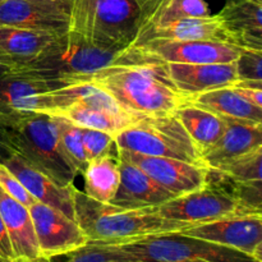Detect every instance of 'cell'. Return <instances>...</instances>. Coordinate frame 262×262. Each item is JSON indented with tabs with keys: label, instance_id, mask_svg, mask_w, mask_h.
<instances>
[{
	"label": "cell",
	"instance_id": "cell-23",
	"mask_svg": "<svg viewBox=\"0 0 262 262\" xmlns=\"http://www.w3.org/2000/svg\"><path fill=\"white\" fill-rule=\"evenodd\" d=\"M0 215L9 235L17 260L32 261L40 257L30 210L5 193L0 187Z\"/></svg>",
	"mask_w": 262,
	"mask_h": 262
},
{
	"label": "cell",
	"instance_id": "cell-26",
	"mask_svg": "<svg viewBox=\"0 0 262 262\" xmlns=\"http://www.w3.org/2000/svg\"><path fill=\"white\" fill-rule=\"evenodd\" d=\"M174 115L201 152L211 147L225 129L224 118L189 102L178 107Z\"/></svg>",
	"mask_w": 262,
	"mask_h": 262
},
{
	"label": "cell",
	"instance_id": "cell-39",
	"mask_svg": "<svg viewBox=\"0 0 262 262\" xmlns=\"http://www.w3.org/2000/svg\"><path fill=\"white\" fill-rule=\"evenodd\" d=\"M2 3H3V0H0V4H2Z\"/></svg>",
	"mask_w": 262,
	"mask_h": 262
},
{
	"label": "cell",
	"instance_id": "cell-3",
	"mask_svg": "<svg viewBox=\"0 0 262 262\" xmlns=\"http://www.w3.org/2000/svg\"><path fill=\"white\" fill-rule=\"evenodd\" d=\"M91 82L135 117L173 114L188 102L171 83L165 63L107 69Z\"/></svg>",
	"mask_w": 262,
	"mask_h": 262
},
{
	"label": "cell",
	"instance_id": "cell-33",
	"mask_svg": "<svg viewBox=\"0 0 262 262\" xmlns=\"http://www.w3.org/2000/svg\"><path fill=\"white\" fill-rule=\"evenodd\" d=\"M238 81H262V50L243 49L235 60Z\"/></svg>",
	"mask_w": 262,
	"mask_h": 262
},
{
	"label": "cell",
	"instance_id": "cell-28",
	"mask_svg": "<svg viewBox=\"0 0 262 262\" xmlns=\"http://www.w3.org/2000/svg\"><path fill=\"white\" fill-rule=\"evenodd\" d=\"M262 147L209 169L211 173L223 176L232 182L262 181Z\"/></svg>",
	"mask_w": 262,
	"mask_h": 262
},
{
	"label": "cell",
	"instance_id": "cell-20",
	"mask_svg": "<svg viewBox=\"0 0 262 262\" xmlns=\"http://www.w3.org/2000/svg\"><path fill=\"white\" fill-rule=\"evenodd\" d=\"M224 120L225 129L222 137L201 152V164L207 169L262 147V124L229 118H224Z\"/></svg>",
	"mask_w": 262,
	"mask_h": 262
},
{
	"label": "cell",
	"instance_id": "cell-8",
	"mask_svg": "<svg viewBox=\"0 0 262 262\" xmlns=\"http://www.w3.org/2000/svg\"><path fill=\"white\" fill-rule=\"evenodd\" d=\"M163 217L189 224H201L222 217L247 212L229 191L211 187L209 183L197 191L174 197L170 201L156 207Z\"/></svg>",
	"mask_w": 262,
	"mask_h": 262
},
{
	"label": "cell",
	"instance_id": "cell-6",
	"mask_svg": "<svg viewBox=\"0 0 262 262\" xmlns=\"http://www.w3.org/2000/svg\"><path fill=\"white\" fill-rule=\"evenodd\" d=\"M115 146L118 150L178 159L202 165L201 151L174 113L141 118L115 136Z\"/></svg>",
	"mask_w": 262,
	"mask_h": 262
},
{
	"label": "cell",
	"instance_id": "cell-32",
	"mask_svg": "<svg viewBox=\"0 0 262 262\" xmlns=\"http://www.w3.org/2000/svg\"><path fill=\"white\" fill-rule=\"evenodd\" d=\"M82 141H83L87 161L110 154L112 148L115 146L114 136L102 132V130L91 129V128H82Z\"/></svg>",
	"mask_w": 262,
	"mask_h": 262
},
{
	"label": "cell",
	"instance_id": "cell-36",
	"mask_svg": "<svg viewBox=\"0 0 262 262\" xmlns=\"http://www.w3.org/2000/svg\"><path fill=\"white\" fill-rule=\"evenodd\" d=\"M13 154L15 152L10 145L8 135L3 128H0V164H4Z\"/></svg>",
	"mask_w": 262,
	"mask_h": 262
},
{
	"label": "cell",
	"instance_id": "cell-22",
	"mask_svg": "<svg viewBox=\"0 0 262 262\" xmlns=\"http://www.w3.org/2000/svg\"><path fill=\"white\" fill-rule=\"evenodd\" d=\"M58 36L60 35L45 31L0 26V54L12 72L22 71L36 60Z\"/></svg>",
	"mask_w": 262,
	"mask_h": 262
},
{
	"label": "cell",
	"instance_id": "cell-21",
	"mask_svg": "<svg viewBox=\"0 0 262 262\" xmlns=\"http://www.w3.org/2000/svg\"><path fill=\"white\" fill-rule=\"evenodd\" d=\"M154 40H210L230 43L222 19L217 14L186 18L163 26H146L141 30L135 45H142Z\"/></svg>",
	"mask_w": 262,
	"mask_h": 262
},
{
	"label": "cell",
	"instance_id": "cell-25",
	"mask_svg": "<svg viewBox=\"0 0 262 262\" xmlns=\"http://www.w3.org/2000/svg\"><path fill=\"white\" fill-rule=\"evenodd\" d=\"M81 176L83 177V193L86 196L99 202L110 204L120 182L118 152L106 154L89 161Z\"/></svg>",
	"mask_w": 262,
	"mask_h": 262
},
{
	"label": "cell",
	"instance_id": "cell-7",
	"mask_svg": "<svg viewBox=\"0 0 262 262\" xmlns=\"http://www.w3.org/2000/svg\"><path fill=\"white\" fill-rule=\"evenodd\" d=\"M117 247L137 262H258L237 250L181 232L148 235Z\"/></svg>",
	"mask_w": 262,
	"mask_h": 262
},
{
	"label": "cell",
	"instance_id": "cell-13",
	"mask_svg": "<svg viewBox=\"0 0 262 262\" xmlns=\"http://www.w3.org/2000/svg\"><path fill=\"white\" fill-rule=\"evenodd\" d=\"M51 115H60L81 128L110 133L114 138L118 133L141 119L123 110L106 92L94 83L82 99Z\"/></svg>",
	"mask_w": 262,
	"mask_h": 262
},
{
	"label": "cell",
	"instance_id": "cell-11",
	"mask_svg": "<svg viewBox=\"0 0 262 262\" xmlns=\"http://www.w3.org/2000/svg\"><path fill=\"white\" fill-rule=\"evenodd\" d=\"M118 156L140 168L156 183L176 196L197 191L209 183V169L200 164L125 150H118Z\"/></svg>",
	"mask_w": 262,
	"mask_h": 262
},
{
	"label": "cell",
	"instance_id": "cell-18",
	"mask_svg": "<svg viewBox=\"0 0 262 262\" xmlns=\"http://www.w3.org/2000/svg\"><path fill=\"white\" fill-rule=\"evenodd\" d=\"M120 182L114 199L110 204L124 209L159 207L170 201L176 194L166 191L129 161L119 158Z\"/></svg>",
	"mask_w": 262,
	"mask_h": 262
},
{
	"label": "cell",
	"instance_id": "cell-14",
	"mask_svg": "<svg viewBox=\"0 0 262 262\" xmlns=\"http://www.w3.org/2000/svg\"><path fill=\"white\" fill-rule=\"evenodd\" d=\"M164 63L223 64L233 63L243 48L224 41L154 40L138 45Z\"/></svg>",
	"mask_w": 262,
	"mask_h": 262
},
{
	"label": "cell",
	"instance_id": "cell-29",
	"mask_svg": "<svg viewBox=\"0 0 262 262\" xmlns=\"http://www.w3.org/2000/svg\"><path fill=\"white\" fill-rule=\"evenodd\" d=\"M54 117L58 123L59 136H60V143L64 154L74 166L77 173L82 174L89 164L84 154L83 141H82V128L60 115H54Z\"/></svg>",
	"mask_w": 262,
	"mask_h": 262
},
{
	"label": "cell",
	"instance_id": "cell-19",
	"mask_svg": "<svg viewBox=\"0 0 262 262\" xmlns=\"http://www.w3.org/2000/svg\"><path fill=\"white\" fill-rule=\"evenodd\" d=\"M217 15L230 43L262 50V0H225Z\"/></svg>",
	"mask_w": 262,
	"mask_h": 262
},
{
	"label": "cell",
	"instance_id": "cell-5",
	"mask_svg": "<svg viewBox=\"0 0 262 262\" xmlns=\"http://www.w3.org/2000/svg\"><path fill=\"white\" fill-rule=\"evenodd\" d=\"M138 0H73L68 32L104 48L135 45L145 26Z\"/></svg>",
	"mask_w": 262,
	"mask_h": 262
},
{
	"label": "cell",
	"instance_id": "cell-34",
	"mask_svg": "<svg viewBox=\"0 0 262 262\" xmlns=\"http://www.w3.org/2000/svg\"><path fill=\"white\" fill-rule=\"evenodd\" d=\"M0 187L5 193L9 194L15 201L25 205L26 207H30L36 202L30 192L25 188V186L18 181L17 177L4 164H0Z\"/></svg>",
	"mask_w": 262,
	"mask_h": 262
},
{
	"label": "cell",
	"instance_id": "cell-9",
	"mask_svg": "<svg viewBox=\"0 0 262 262\" xmlns=\"http://www.w3.org/2000/svg\"><path fill=\"white\" fill-rule=\"evenodd\" d=\"M183 234L233 248L262 262V214H239L194 224Z\"/></svg>",
	"mask_w": 262,
	"mask_h": 262
},
{
	"label": "cell",
	"instance_id": "cell-1",
	"mask_svg": "<svg viewBox=\"0 0 262 262\" xmlns=\"http://www.w3.org/2000/svg\"><path fill=\"white\" fill-rule=\"evenodd\" d=\"M158 63L164 61L141 46L104 48L76 33L67 32L58 36L36 60L22 71L71 83H86L107 69Z\"/></svg>",
	"mask_w": 262,
	"mask_h": 262
},
{
	"label": "cell",
	"instance_id": "cell-4",
	"mask_svg": "<svg viewBox=\"0 0 262 262\" xmlns=\"http://www.w3.org/2000/svg\"><path fill=\"white\" fill-rule=\"evenodd\" d=\"M17 155L60 186L74 184L78 176L64 154L58 123L48 113H26L19 119L0 125Z\"/></svg>",
	"mask_w": 262,
	"mask_h": 262
},
{
	"label": "cell",
	"instance_id": "cell-38",
	"mask_svg": "<svg viewBox=\"0 0 262 262\" xmlns=\"http://www.w3.org/2000/svg\"><path fill=\"white\" fill-rule=\"evenodd\" d=\"M8 72H12L10 67L8 66V63L5 61V59L3 58L2 54H0V76L4 73H8Z\"/></svg>",
	"mask_w": 262,
	"mask_h": 262
},
{
	"label": "cell",
	"instance_id": "cell-15",
	"mask_svg": "<svg viewBox=\"0 0 262 262\" xmlns=\"http://www.w3.org/2000/svg\"><path fill=\"white\" fill-rule=\"evenodd\" d=\"M4 165L17 177L36 201L53 207L74 220V184L60 186L48 176L32 168L17 154H13Z\"/></svg>",
	"mask_w": 262,
	"mask_h": 262
},
{
	"label": "cell",
	"instance_id": "cell-31",
	"mask_svg": "<svg viewBox=\"0 0 262 262\" xmlns=\"http://www.w3.org/2000/svg\"><path fill=\"white\" fill-rule=\"evenodd\" d=\"M230 193L247 212L262 214V181L233 182Z\"/></svg>",
	"mask_w": 262,
	"mask_h": 262
},
{
	"label": "cell",
	"instance_id": "cell-35",
	"mask_svg": "<svg viewBox=\"0 0 262 262\" xmlns=\"http://www.w3.org/2000/svg\"><path fill=\"white\" fill-rule=\"evenodd\" d=\"M0 257L7 258V260H17L13 253L12 245H10L9 235H8L7 228H5L4 222L0 215Z\"/></svg>",
	"mask_w": 262,
	"mask_h": 262
},
{
	"label": "cell",
	"instance_id": "cell-16",
	"mask_svg": "<svg viewBox=\"0 0 262 262\" xmlns=\"http://www.w3.org/2000/svg\"><path fill=\"white\" fill-rule=\"evenodd\" d=\"M71 82L46 78L28 72H8L0 76V125L19 119L26 113H20L23 101L33 95L53 91L69 86Z\"/></svg>",
	"mask_w": 262,
	"mask_h": 262
},
{
	"label": "cell",
	"instance_id": "cell-37",
	"mask_svg": "<svg viewBox=\"0 0 262 262\" xmlns=\"http://www.w3.org/2000/svg\"><path fill=\"white\" fill-rule=\"evenodd\" d=\"M165 0H138V3L141 4L143 10V14H145V25L147 22L148 18L155 13V10L160 7Z\"/></svg>",
	"mask_w": 262,
	"mask_h": 262
},
{
	"label": "cell",
	"instance_id": "cell-12",
	"mask_svg": "<svg viewBox=\"0 0 262 262\" xmlns=\"http://www.w3.org/2000/svg\"><path fill=\"white\" fill-rule=\"evenodd\" d=\"M73 0H3L0 26L63 35L69 31Z\"/></svg>",
	"mask_w": 262,
	"mask_h": 262
},
{
	"label": "cell",
	"instance_id": "cell-30",
	"mask_svg": "<svg viewBox=\"0 0 262 262\" xmlns=\"http://www.w3.org/2000/svg\"><path fill=\"white\" fill-rule=\"evenodd\" d=\"M67 262H137L129 255L123 252L117 246L87 243L79 250L69 253Z\"/></svg>",
	"mask_w": 262,
	"mask_h": 262
},
{
	"label": "cell",
	"instance_id": "cell-17",
	"mask_svg": "<svg viewBox=\"0 0 262 262\" xmlns=\"http://www.w3.org/2000/svg\"><path fill=\"white\" fill-rule=\"evenodd\" d=\"M171 83L186 97L222 87L233 86L238 81L235 61L223 64L165 63Z\"/></svg>",
	"mask_w": 262,
	"mask_h": 262
},
{
	"label": "cell",
	"instance_id": "cell-10",
	"mask_svg": "<svg viewBox=\"0 0 262 262\" xmlns=\"http://www.w3.org/2000/svg\"><path fill=\"white\" fill-rule=\"evenodd\" d=\"M28 210L41 258L50 260L58 256L69 255L89 243L86 234L76 220L63 212L37 201L31 205Z\"/></svg>",
	"mask_w": 262,
	"mask_h": 262
},
{
	"label": "cell",
	"instance_id": "cell-24",
	"mask_svg": "<svg viewBox=\"0 0 262 262\" xmlns=\"http://www.w3.org/2000/svg\"><path fill=\"white\" fill-rule=\"evenodd\" d=\"M188 102L219 117L262 124V106L246 99L233 86L194 95L189 97Z\"/></svg>",
	"mask_w": 262,
	"mask_h": 262
},
{
	"label": "cell",
	"instance_id": "cell-27",
	"mask_svg": "<svg viewBox=\"0 0 262 262\" xmlns=\"http://www.w3.org/2000/svg\"><path fill=\"white\" fill-rule=\"evenodd\" d=\"M209 14V5L205 0H165L148 18L143 27L163 26L186 18L206 17Z\"/></svg>",
	"mask_w": 262,
	"mask_h": 262
},
{
	"label": "cell",
	"instance_id": "cell-2",
	"mask_svg": "<svg viewBox=\"0 0 262 262\" xmlns=\"http://www.w3.org/2000/svg\"><path fill=\"white\" fill-rule=\"evenodd\" d=\"M74 220L86 234L89 243L119 246L141 238L165 233L183 232L192 224L168 220L156 207L124 209L90 199L74 191Z\"/></svg>",
	"mask_w": 262,
	"mask_h": 262
}]
</instances>
